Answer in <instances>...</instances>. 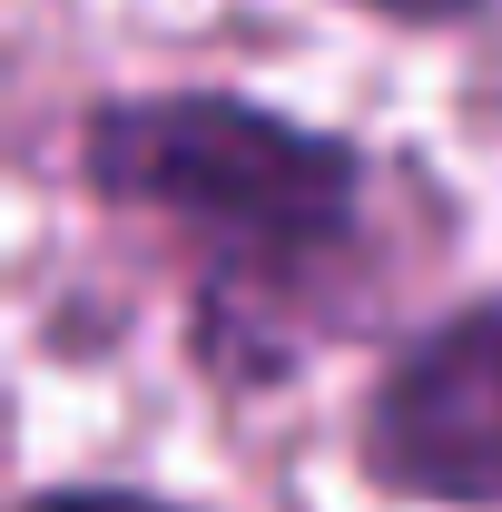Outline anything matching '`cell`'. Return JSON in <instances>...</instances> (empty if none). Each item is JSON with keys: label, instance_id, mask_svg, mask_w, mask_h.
Returning a JSON list of instances; mask_svg holds the SVG:
<instances>
[{"label": "cell", "instance_id": "obj_1", "mask_svg": "<svg viewBox=\"0 0 502 512\" xmlns=\"http://www.w3.org/2000/svg\"><path fill=\"white\" fill-rule=\"evenodd\" d=\"M79 178L109 207L188 227L217 286L207 316L256 306L266 276H315L355 247L365 217V148L266 109L247 89H119L79 119Z\"/></svg>", "mask_w": 502, "mask_h": 512}, {"label": "cell", "instance_id": "obj_2", "mask_svg": "<svg viewBox=\"0 0 502 512\" xmlns=\"http://www.w3.org/2000/svg\"><path fill=\"white\" fill-rule=\"evenodd\" d=\"M365 483L424 512H502V296L404 335L355 414Z\"/></svg>", "mask_w": 502, "mask_h": 512}, {"label": "cell", "instance_id": "obj_3", "mask_svg": "<svg viewBox=\"0 0 502 512\" xmlns=\"http://www.w3.org/2000/svg\"><path fill=\"white\" fill-rule=\"evenodd\" d=\"M20 512H197L178 493H138V483H50V493H30Z\"/></svg>", "mask_w": 502, "mask_h": 512}, {"label": "cell", "instance_id": "obj_4", "mask_svg": "<svg viewBox=\"0 0 502 512\" xmlns=\"http://www.w3.org/2000/svg\"><path fill=\"white\" fill-rule=\"evenodd\" d=\"M365 20H394V30H473L493 0H355Z\"/></svg>", "mask_w": 502, "mask_h": 512}]
</instances>
